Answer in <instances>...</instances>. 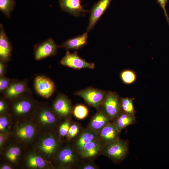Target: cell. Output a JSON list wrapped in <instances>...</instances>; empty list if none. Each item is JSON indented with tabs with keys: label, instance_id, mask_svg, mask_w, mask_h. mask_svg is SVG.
<instances>
[{
	"label": "cell",
	"instance_id": "4316f807",
	"mask_svg": "<svg viewBox=\"0 0 169 169\" xmlns=\"http://www.w3.org/2000/svg\"><path fill=\"white\" fill-rule=\"evenodd\" d=\"M74 116L79 120L85 118L89 113L87 107L84 105L78 104L75 106L72 111Z\"/></svg>",
	"mask_w": 169,
	"mask_h": 169
},
{
	"label": "cell",
	"instance_id": "3957f363",
	"mask_svg": "<svg viewBox=\"0 0 169 169\" xmlns=\"http://www.w3.org/2000/svg\"><path fill=\"white\" fill-rule=\"evenodd\" d=\"M121 98L116 92L109 91L101 105V108L111 121L122 112Z\"/></svg>",
	"mask_w": 169,
	"mask_h": 169
},
{
	"label": "cell",
	"instance_id": "7a4b0ae2",
	"mask_svg": "<svg viewBox=\"0 0 169 169\" xmlns=\"http://www.w3.org/2000/svg\"><path fill=\"white\" fill-rule=\"evenodd\" d=\"M107 92L89 87L76 92L74 95L81 97L88 105L98 110L101 107Z\"/></svg>",
	"mask_w": 169,
	"mask_h": 169
},
{
	"label": "cell",
	"instance_id": "8d00e7d4",
	"mask_svg": "<svg viewBox=\"0 0 169 169\" xmlns=\"http://www.w3.org/2000/svg\"><path fill=\"white\" fill-rule=\"evenodd\" d=\"M4 141V137L3 135L0 134V145L1 146Z\"/></svg>",
	"mask_w": 169,
	"mask_h": 169
},
{
	"label": "cell",
	"instance_id": "83f0119b",
	"mask_svg": "<svg viewBox=\"0 0 169 169\" xmlns=\"http://www.w3.org/2000/svg\"><path fill=\"white\" fill-rule=\"evenodd\" d=\"M20 150L18 147H14L10 148L7 151L6 156L12 161H15L20 153Z\"/></svg>",
	"mask_w": 169,
	"mask_h": 169
},
{
	"label": "cell",
	"instance_id": "d4e9b609",
	"mask_svg": "<svg viewBox=\"0 0 169 169\" xmlns=\"http://www.w3.org/2000/svg\"><path fill=\"white\" fill-rule=\"evenodd\" d=\"M15 5L14 0H0V11L7 17L9 18Z\"/></svg>",
	"mask_w": 169,
	"mask_h": 169
},
{
	"label": "cell",
	"instance_id": "484cf974",
	"mask_svg": "<svg viewBox=\"0 0 169 169\" xmlns=\"http://www.w3.org/2000/svg\"><path fill=\"white\" fill-rule=\"evenodd\" d=\"M28 165L33 168H42L45 166L44 160L40 156L36 155L30 156L27 160Z\"/></svg>",
	"mask_w": 169,
	"mask_h": 169
},
{
	"label": "cell",
	"instance_id": "ba28073f",
	"mask_svg": "<svg viewBox=\"0 0 169 169\" xmlns=\"http://www.w3.org/2000/svg\"><path fill=\"white\" fill-rule=\"evenodd\" d=\"M112 0H100L95 3L90 11L89 23L87 28L90 31L94 26L105 11L108 8Z\"/></svg>",
	"mask_w": 169,
	"mask_h": 169
},
{
	"label": "cell",
	"instance_id": "74e56055",
	"mask_svg": "<svg viewBox=\"0 0 169 169\" xmlns=\"http://www.w3.org/2000/svg\"><path fill=\"white\" fill-rule=\"evenodd\" d=\"M2 169H11V167L8 165H5L2 166L1 167Z\"/></svg>",
	"mask_w": 169,
	"mask_h": 169
},
{
	"label": "cell",
	"instance_id": "836d02e7",
	"mask_svg": "<svg viewBox=\"0 0 169 169\" xmlns=\"http://www.w3.org/2000/svg\"><path fill=\"white\" fill-rule=\"evenodd\" d=\"M8 122L6 117L2 116L0 118V130H4L8 125Z\"/></svg>",
	"mask_w": 169,
	"mask_h": 169
},
{
	"label": "cell",
	"instance_id": "4dcf8cb0",
	"mask_svg": "<svg viewBox=\"0 0 169 169\" xmlns=\"http://www.w3.org/2000/svg\"><path fill=\"white\" fill-rule=\"evenodd\" d=\"M70 125V122L69 120H66L62 123L59 129V135L62 137L67 135Z\"/></svg>",
	"mask_w": 169,
	"mask_h": 169
},
{
	"label": "cell",
	"instance_id": "d590c367",
	"mask_svg": "<svg viewBox=\"0 0 169 169\" xmlns=\"http://www.w3.org/2000/svg\"><path fill=\"white\" fill-rule=\"evenodd\" d=\"M7 104L4 100L1 99L0 100V112L2 113L5 112L7 109Z\"/></svg>",
	"mask_w": 169,
	"mask_h": 169
},
{
	"label": "cell",
	"instance_id": "52a82bcc",
	"mask_svg": "<svg viewBox=\"0 0 169 169\" xmlns=\"http://www.w3.org/2000/svg\"><path fill=\"white\" fill-rule=\"evenodd\" d=\"M53 109L56 115L61 117L69 116L73 111L70 100L66 95L62 94L56 97L53 104Z\"/></svg>",
	"mask_w": 169,
	"mask_h": 169
},
{
	"label": "cell",
	"instance_id": "9c48e42d",
	"mask_svg": "<svg viewBox=\"0 0 169 169\" xmlns=\"http://www.w3.org/2000/svg\"><path fill=\"white\" fill-rule=\"evenodd\" d=\"M77 153L70 146L63 148L58 155L59 165L64 167H72L77 165L79 161Z\"/></svg>",
	"mask_w": 169,
	"mask_h": 169
},
{
	"label": "cell",
	"instance_id": "ffe728a7",
	"mask_svg": "<svg viewBox=\"0 0 169 169\" xmlns=\"http://www.w3.org/2000/svg\"><path fill=\"white\" fill-rule=\"evenodd\" d=\"M58 141L53 136H49L43 140L40 145L41 151L46 155H51L54 154L57 149Z\"/></svg>",
	"mask_w": 169,
	"mask_h": 169
},
{
	"label": "cell",
	"instance_id": "6da1fadb",
	"mask_svg": "<svg viewBox=\"0 0 169 169\" xmlns=\"http://www.w3.org/2000/svg\"><path fill=\"white\" fill-rule=\"evenodd\" d=\"M129 143L120 138L103 145L102 152L115 163L120 162L126 157L128 153Z\"/></svg>",
	"mask_w": 169,
	"mask_h": 169
},
{
	"label": "cell",
	"instance_id": "f1b7e54d",
	"mask_svg": "<svg viewBox=\"0 0 169 169\" xmlns=\"http://www.w3.org/2000/svg\"><path fill=\"white\" fill-rule=\"evenodd\" d=\"M14 80L5 77V76H0V93H3Z\"/></svg>",
	"mask_w": 169,
	"mask_h": 169
},
{
	"label": "cell",
	"instance_id": "1f68e13d",
	"mask_svg": "<svg viewBox=\"0 0 169 169\" xmlns=\"http://www.w3.org/2000/svg\"><path fill=\"white\" fill-rule=\"evenodd\" d=\"M168 2V0H157V3L159 4L163 10L167 22L169 24V17L166 8V5Z\"/></svg>",
	"mask_w": 169,
	"mask_h": 169
},
{
	"label": "cell",
	"instance_id": "7c38bea8",
	"mask_svg": "<svg viewBox=\"0 0 169 169\" xmlns=\"http://www.w3.org/2000/svg\"><path fill=\"white\" fill-rule=\"evenodd\" d=\"M12 46L5 32L3 25L0 24V60L7 62L11 59Z\"/></svg>",
	"mask_w": 169,
	"mask_h": 169
},
{
	"label": "cell",
	"instance_id": "8992f818",
	"mask_svg": "<svg viewBox=\"0 0 169 169\" xmlns=\"http://www.w3.org/2000/svg\"><path fill=\"white\" fill-rule=\"evenodd\" d=\"M36 92L43 97L48 98L54 92L55 86L54 82L49 78L44 75H38L34 81Z\"/></svg>",
	"mask_w": 169,
	"mask_h": 169
},
{
	"label": "cell",
	"instance_id": "f546056e",
	"mask_svg": "<svg viewBox=\"0 0 169 169\" xmlns=\"http://www.w3.org/2000/svg\"><path fill=\"white\" fill-rule=\"evenodd\" d=\"M79 127L77 124H73L70 125L67 136L69 139L75 137L79 133Z\"/></svg>",
	"mask_w": 169,
	"mask_h": 169
},
{
	"label": "cell",
	"instance_id": "8fae6325",
	"mask_svg": "<svg viewBox=\"0 0 169 169\" xmlns=\"http://www.w3.org/2000/svg\"><path fill=\"white\" fill-rule=\"evenodd\" d=\"M103 145L99 139H96L85 144L79 154L83 158L92 159L102 152Z\"/></svg>",
	"mask_w": 169,
	"mask_h": 169
},
{
	"label": "cell",
	"instance_id": "44dd1931",
	"mask_svg": "<svg viewBox=\"0 0 169 169\" xmlns=\"http://www.w3.org/2000/svg\"><path fill=\"white\" fill-rule=\"evenodd\" d=\"M38 116L40 121L44 125H52L57 121V117L50 109L43 107L38 112Z\"/></svg>",
	"mask_w": 169,
	"mask_h": 169
},
{
	"label": "cell",
	"instance_id": "30bf717a",
	"mask_svg": "<svg viewBox=\"0 0 169 169\" xmlns=\"http://www.w3.org/2000/svg\"><path fill=\"white\" fill-rule=\"evenodd\" d=\"M29 92V89L26 80H14L3 94L5 98L12 99L17 98Z\"/></svg>",
	"mask_w": 169,
	"mask_h": 169
},
{
	"label": "cell",
	"instance_id": "e0dca14e",
	"mask_svg": "<svg viewBox=\"0 0 169 169\" xmlns=\"http://www.w3.org/2000/svg\"><path fill=\"white\" fill-rule=\"evenodd\" d=\"M24 95L19 97L13 104V110L17 115L26 114L32 109L33 104L32 100L29 97L24 96Z\"/></svg>",
	"mask_w": 169,
	"mask_h": 169
},
{
	"label": "cell",
	"instance_id": "5bb4252c",
	"mask_svg": "<svg viewBox=\"0 0 169 169\" xmlns=\"http://www.w3.org/2000/svg\"><path fill=\"white\" fill-rule=\"evenodd\" d=\"M120 133L112 122H110L98 132L99 139L104 145L120 138Z\"/></svg>",
	"mask_w": 169,
	"mask_h": 169
},
{
	"label": "cell",
	"instance_id": "2e32d148",
	"mask_svg": "<svg viewBox=\"0 0 169 169\" xmlns=\"http://www.w3.org/2000/svg\"><path fill=\"white\" fill-rule=\"evenodd\" d=\"M111 121V120L100 108L90 119L88 127L98 132Z\"/></svg>",
	"mask_w": 169,
	"mask_h": 169
},
{
	"label": "cell",
	"instance_id": "5b68a950",
	"mask_svg": "<svg viewBox=\"0 0 169 169\" xmlns=\"http://www.w3.org/2000/svg\"><path fill=\"white\" fill-rule=\"evenodd\" d=\"M58 48V46L51 38L35 44L34 47L35 59L39 60L54 56L57 54Z\"/></svg>",
	"mask_w": 169,
	"mask_h": 169
},
{
	"label": "cell",
	"instance_id": "603a6c76",
	"mask_svg": "<svg viewBox=\"0 0 169 169\" xmlns=\"http://www.w3.org/2000/svg\"><path fill=\"white\" fill-rule=\"evenodd\" d=\"M34 133V127L31 125L27 124L19 127L17 131V134L20 138L28 139L32 138Z\"/></svg>",
	"mask_w": 169,
	"mask_h": 169
},
{
	"label": "cell",
	"instance_id": "d6a6232c",
	"mask_svg": "<svg viewBox=\"0 0 169 169\" xmlns=\"http://www.w3.org/2000/svg\"><path fill=\"white\" fill-rule=\"evenodd\" d=\"M81 169H97L99 167L95 164L90 162H85L81 164L78 167Z\"/></svg>",
	"mask_w": 169,
	"mask_h": 169
},
{
	"label": "cell",
	"instance_id": "7402d4cb",
	"mask_svg": "<svg viewBox=\"0 0 169 169\" xmlns=\"http://www.w3.org/2000/svg\"><path fill=\"white\" fill-rule=\"evenodd\" d=\"M120 78L125 84H131L134 83L137 79L136 72L131 69H125L122 70L120 74Z\"/></svg>",
	"mask_w": 169,
	"mask_h": 169
},
{
	"label": "cell",
	"instance_id": "277c9868",
	"mask_svg": "<svg viewBox=\"0 0 169 169\" xmlns=\"http://www.w3.org/2000/svg\"><path fill=\"white\" fill-rule=\"evenodd\" d=\"M60 63L63 65L74 69L79 70L83 69H93L95 68V64L94 63L86 61L78 55L77 51L71 53L68 50L61 60Z\"/></svg>",
	"mask_w": 169,
	"mask_h": 169
},
{
	"label": "cell",
	"instance_id": "cb8c5ba5",
	"mask_svg": "<svg viewBox=\"0 0 169 169\" xmlns=\"http://www.w3.org/2000/svg\"><path fill=\"white\" fill-rule=\"evenodd\" d=\"M134 100L133 98H121V104L123 112L135 115L136 111L133 104Z\"/></svg>",
	"mask_w": 169,
	"mask_h": 169
},
{
	"label": "cell",
	"instance_id": "4fadbf2b",
	"mask_svg": "<svg viewBox=\"0 0 169 169\" xmlns=\"http://www.w3.org/2000/svg\"><path fill=\"white\" fill-rule=\"evenodd\" d=\"M59 3L63 10L74 16H79L89 12L84 9L80 0H59Z\"/></svg>",
	"mask_w": 169,
	"mask_h": 169
},
{
	"label": "cell",
	"instance_id": "d6986e66",
	"mask_svg": "<svg viewBox=\"0 0 169 169\" xmlns=\"http://www.w3.org/2000/svg\"><path fill=\"white\" fill-rule=\"evenodd\" d=\"M136 122V117L135 115L129 114L123 111L112 122L120 132L123 129Z\"/></svg>",
	"mask_w": 169,
	"mask_h": 169
},
{
	"label": "cell",
	"instance_id": "e575fe53",
	"mask_svg": "<svg viewBox=\"0 0 169 169\" xmlns=\"http://www.w3.org/2000/svg\"><path fill=\"white\" fill-rule=\"evenodd\" d=\"M6 62L0 60V76H4L7 69Z\"/></svg>",
	"mask_w": 169,
	"mask_h": 169
},
{
	"label": "cell",
	"instance_id": "ac0fdd59",
	"mask_svg": "<svg viewBox=\"0 0 169 169\" xmlns=\"http://www.w3.org/2000/svg\"><path fill=\"white\" fill-rule=\"evenodd\" d=\"M88 38L87 32L80 35L67 39L61 45H58V48L67 50L79 49L87 44Z\"/></svg>",
	"mask_w": 169,
	"mask_h": 169
},
{
	"label": "cell",
	"instance_id": "9a60e30c",
	"mask_svg": "<svg viewBox=\"0 0 169 169\" xmlns=\"http://www.w3.org/2000/svg\"><path fill=\"white\" fill-rule=\"evenodd\" d=\"M98 139V132L88 127L83 130L76 138L74 145L75 150L79 153L85 144Z\"/></svg>",
	"mask_w": 169,
	"mask_h": 169
}]
</instances>
